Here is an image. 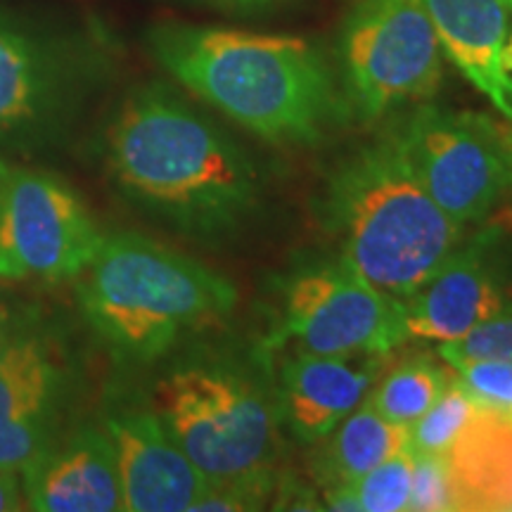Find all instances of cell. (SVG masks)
I'll use <instances>...</instances> for the list:
<instances>
[{"label": "cell", "mask_w": 512, "mask_h": 512, "mask_svg": "<svg viewBox=\"0 0 512 512\" xmlns=\"http://www.w3.org/2000/svg\"><path fill=\"white\" fill-rule=\"evenodd\" d=\"M24 508L38 512L124 510V491L105 427L81 425L60 434L22 470Z\"/></svg>", "instance_id": "cell-14"}, {"label": "cell", "mask_w": 512, "mask_h": 512, "mask_svg": "<svg viewBox=\"0 0 512 512\" xmlns=\"http://www.w3.org/2000/svg\"><path fill=\"white\" fill-rule=\"evenodd\" d=\"M313 470L325 486L356 482L384 460L408 448V427L382 418L370 403H361L330 434H325Z\"/></svg>", "instance_id": "cell-18"}, {"label": "cell", "mask_w": 512, "mask_h": 512, "mask_svg": "<svg viewBox=\"0 0 512 512\" xmlns=\"http://www.w3.org/2000/svg\"><path fill=\"white\" fill-rule=\"evenodd\" d=\"M34 323H38V313L34 309L0 297V358L8 354L12 344Z\"/></svg>", "instance_id": "cell-25"}, {"label": "cell", "mask_w": 512, "mask_h": 512, "mask_svg": "<svg viewBox=\"0 0 512 512\" xmlns=\"http://www.w3.org/2000/svg\"><path fill=\"white\" fill-rule=\"evenodd\" d=\"M439 354L446 363L456 361H501L512 363V306L484 320L477 328L453 342H441Z\"/></svg>", "instance_id": "cell-22"}, {"label": "cell", "mask_w": 512, "mask_h": 512, "mask_svg": "<svg viewBox=\"0 0 512 512\" xmlns=\"http://www.w3.org/2000/svg\"><path fill=\"white\" fill-rule=\"evenodd\" d=\"M439 46L491 105L512 121V98L501 74V50L508 38L503 0H420Z\"/></svg>", "instance_id": "cell-16"}, {"label": "cell", "mask_w": 512, "mask_h": 512, "mask_svg": "<svg viewBox=\"0 0 512 512\" xmlns=\"http://www.w3.org/2000/svg\"><path fill=\"white\" fill-rule=\"evenodd\" d=\"M448 366L477 406L512 418V363L456 361Z\"/></svg>", "instance_id": "cell-23"}, {"label": "cell", "mask_w": 512, "mask_h": 512, "mask_svg": "<svg viewBox=\"0 0 512 512\" xmlns=\"http://www.w3.org/2000/svg\"><path fill=\"white\" fill-rule=\"evenodd\" d=\"M285 342L325 356H384L406 342V311L342 256L311 261L280 287L278 328L266 347Z\"/></svg>", "instance_id": "cell-7"}, {"label": "cell", "mask_w": 512, "mask_h": 512, "mask_svg": "<svg viewBox=\"0 0 512 512\" xmlns=\"http://www.w3.org/2000/svg\"><path fill=\"white\" fill-rule=\"evenodd\" d=\"M320 219L339 256L401 302L463 242V226L422 188L396 128L332 166L320 192Z\"/></svg>", "instance_id": "cell-4"}, {"label": "cell", "mask_w": 512, "mask_h": 512, "mask_svg": "<svg viewBox=\"0 0 512 512\" xmlns=\"http://www.w3.org/2000/svg\"><path fill=\"white\" fill-rule=\"evenodd\" d=\"M413 486V451L403 448L389 460L344 486H330L325 505L349 512H399L408 510Z\"/></svg>", "instance_id": "cell-20"}, {"label": "cell", "mask_w": 512, "mask_h": 512, "mask_svg": "<svg viewBox=\"0 0 512 512\" xmlns=\"http://www.w3.org/2000/svg\"><path fill=\"white\" fill-rule=\"evenodd\" d=\"M446 458L456 510H512V418L477 406Z\"/></svg>", "instance_id": "cell-17"}, {"label": "cell", "mask_w": 512, "mask_h": 512, "mask_svg": "<svg viewBox=\"0 0 512 512\" xmlns=\"http://www.w3.org/2000/svg\"><path fill=\"white\" fill-rule=\"evenodd\" d=\"M112 188L178 238L221 247L259 219L266 181L226 128L164 86L128 93L100 140Z\"/></svg>", "instance_id": "cell-1"}, {"label": "cell", "mask_w": 512, "mask_h": 512, "mask_svg": "<svg viewBox=\"0 0 512 512\" xmlns=\"http://www.w3.org/2000/svg\"><path fill=\"white\" fill-rule=\"evenodd\" d=\"M396 131L422 188L458 226L486 219L510 185L494 121L420 105Z\"/></svg>", "instance_id": "cell-9"}, {"label": "cell", "mask_w": 512, "mask_h": 512, "mask_svg": "<svg viewBox=\"0 0 512 512\" xmlns=\"http://www.w3.org/2000/svg\"><path fill=\"white\" fill-rule=\"evenodd\" d=\"M501 74L505 81V88H508V95L512 98V34H508L501 50Z\"/></svg>", "instance_id": "cell-27"}, {"label": "cell", "mask_w": 512, "mask_h": 512, "mask_svg": "<svg viewBox=\"0 0 512 512\" xmlns=\"http://www.w3.org/2000/svg\"><path fill=\"white\" fill-rule=\"evenodd\" d=\"M150 48L188 91L271 145L313 147L342 121L335 76L306 38L159 24Z\"/></svg>", "instance_id": "cell-2"}, {"label": "cell", "mask_w": 512, "mask_h": 512, "mask_svg": "<svg viewBox=\"0 0 512 512\" xmlns=\"http://www.w3.org/2000/svg\"><path fill=\"white\" fill-rule=\"evenodd\" d=\"M475 408L477 403L472 401V396L451 375L439 399L413 425H408V451L446 453L463 432Z\"/></svg>", "instance_id": "cell-21"}, {"label": "cell", "mask_w": 512, "mask_h": 512, "mask_svg": "<svg viewBox=\"0 0 512 512\" xmlns=\"http://www.w3.org/2000/svg\"><path fill=\"white\" fill-rule=\"evenodd\" d=\"M76 302L119 366L143 368L219 328L240 294L202 261L124 230L102 238L76 275Z\"/></svg>", "instance_id": "cell-3"}, {"label": "cell", "mask_w": 512, "mask_h": 512, "mask_svg": "<svg viewBox=\"0 0 512 512\" xmlns=\"http://www.w3.org/2000/svg\"><path fill=\"white\" fill-rule=\"evenodd\" d=\"M408 510H456L446 453H413V486Z\"/></svg>", "instance_id": "cell-24"}, {"label": "cell", "mask_w": 512, "mask_h": 512, "mask_svg": "<svg viewBox=\"0 0 512 512\" xmlns=\"http://www.w3.org/2000/svg\"><path fill=\"white\" fill-rule=\"evenodd\" d=\"M448 377L430 358H411L396 366L366 401L382 418L396 425H413L446 389Z\"/></svg>", "instance_id": "cell-19"}, {"label": "cell", "mask_w": 512, "mask_h": 512, "mask_svg": "<svg viewBox=\"0 0 512 512\" xmlns=\"http://www.w3.org/2000/svg\"><path fill=\"white\" fill-rule=\"evenodd\" d=\"M508 306L496 235L482 233L465 245L460 242L432 278L403 302L406 339L453 342Z\"/></svg>", "instance_id": "cell-12"}, {"label": "cell", "mask_w": 512, "mask_h": 512, "mask_svg": "<svg viewBox=\"0 0 512 512\" xmlns=\"http://www.w3.org/2000/svg\"><path fill=\"white\" fill-rule=\"evenodd\" d=\"M221 3L233 5V8H242V10H254V8H264V5H271L275 0H221Z\"/></svg>", "instance_id": "cell-29"}, {"label": "cell", "mask_w": 512, "mask_h": 512, "mask_svg": "<svg viewBox=\"0 0 512 512\" xmlns=\"http://www.w3.org/2000/svg\"><path fill=\"white\" fill-rule=\"evenodd\" d=\"M377 370L375 356H325L299 349L275 377L280 422L302 444H318L366 401Z\"/></svg>", "instance_id": "cell-15"}, {"label": "cell", "mask_w": 512, "mask_h": 512, "mask_svg": "<svg viewBox=\"0 0 512 512\" xmlns=\"http://www.w3.org/2000/svg\"><path fill=\"white\" fill-rule=\"evenodd\" d=\"M72 392L67 349L38 320L0 358V467L22 472L60 437Z\"/></svg>", "instance_id": "cell-11"}, {"label": "cell", "mask_w": 512, "mask_h": 512, "mask_svg": "<svg viewBox=\"0 0 512 512\" xmlns=\"http://www.w3.org/2000/svg\"><path fill=\"white\" fill-rule=\"evenodd\" d=\"M86 72L62 48L0 17V152L57 147L86 98Z\"/></svg>", "instance_id": "cell-10"}, {"label": "cell", "mask_w": 512, "mask_h": 512, "mask_svg": "<svg viewBox=\"0 0 512 512\" xmlns=\"http://www.w3.org/2000/svg\"><path fill=\"white\" fill-rule=\"evenodd\" d=\"M347 100L375 121L425 102L441 81V46L420 0H366L342 36Z\"/></svg>", "instance_id": "cell-8"}, {"label": "cell", "mask_w": 512, "mask_h": 512, "mask_svg": "<svg viewBox=\"0 0 512 512\" xmlns=\"http://www.w3.org/2000/svg\"><path fill=\"white\" fill-rule=\"evenodd\" d=\"M503 3H505V5H508V10L512 12V0H503Z\"/></svg>", "instance_id": "cell-30"}, {"label": "cell", "mask_w": 512, "mask_h": 512, "mask_svg": "<svg viewBox=\"0 0 512 512\" xmlns=\"http://www.w3.org/2000/svg\"><path fill=\"white\" fill-rule=\"evenodd\" d=\"M498 140H501V150L505 157V166H508V178L512 185V128L510 126H498Z\"/></svg>", "instance_id": "cell-28"}, {"label": "cell", "mask_w": 512, "mask_h": 512, "mask_svg": "<svg viewBox=\"0 0 512 512\" xmlns=\"http://www.w3.org/2000/svg\"><path fill=\"white\" fill-rule=\"evenodd\" d=\"M24 496L19 491L17 472L0 467V512H12L24 508Z\"/></svg>", "instance_id": "cell-26"}, {"label": "cell", "mask_w": 512, "mask_h": 512, "mask_svg": "<svg viewBox=\"0 0 512 512\" xmlns=\"http://www.w3.org/2000/svg\"><path fill=\"white\" fill-rule=\"evenodd\" d=\"M268 354L197 337L157 377L152 408L209 486L275 475L283 422Z\"/></svg>", "instance_id": "cell-5"}, {"label": "cell", "mask_w": 512, "mask_h": 512, "mask_svg": "<svg viewBox=\"0 0 512 512\" xmlns=\"http://www.w3.org/2000/svg\"><path fill=\"white\" fill-rule=\"evenodd\" d=\"M102 427L110 434L117 453L124 510H192L209 484L162 425L155 408H114Z\"/></svg>", "instance_id": "cell-13"}, {"label": "cell", "mask_w": 512, "mask_h": 512, "mask_svg": "<svg viewBox=\"0 0 512 512\" xmlns=\"http://www.w3.org/2000/svg\"><path fill=\"white\" fill-rule=\"evenodd\" d=\"M102 238L91 209L64 178L0 152V280H76Z\"/></svg>", "instance_id": "cell-6"}]
</instances>
